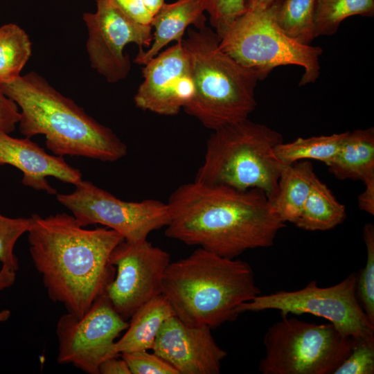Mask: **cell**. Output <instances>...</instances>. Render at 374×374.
I'll use <instances>...</instances> for the list:
<instances>
[{
    "instance_id": "cell-3",
    "label": "cell",
    "mask_w": 374,
    "mask_h": 374,
    "mask_svg": "<svg viewBox=\"0 0 374 374\" xmlns=\"http://www.w3.org/2000/svg\"><path fill=\"white\" fill-rule=\"evenodd\" d=\"M20 109L21 134L44 135L46 148L58 156H77L113 162L127 154L126 145L73 100L35 71L1 84Z\"/></svg>"
},
{
    "instance_id": "cell-17",
    "label": "cell",
    "mask_w": 374,
    "mask_h": 374,
    "mask_svg": "<svg viewBox=\"0 0 374 374\" xmlns=\"http://www.w3.org/2000/svg\"><path fill=\"white\" fill-rule=\"evenodd\" d=\"M204 12L203 0H177L170 3H165L153 16L150 24L154 28L151 45L146 51L139 50L134 62L144 65L170 42L181 41L190 25L197 29L205 27Z\"/></svg>"
},
{
    "instance_id": "cell-14",
    "label": "cell",
    "mask_w": 374,
    "mask_h": 374,
    "mask_svg": "<svg viewBox=\"0 0 374 374\" xmlns=\"http://www.w3.org/2000/svg\"><path fill=\"white\" fill-rule=\"evenodd\" d=\"M142 75L143 81L134 100L143 110L176 115L194 96L190 59L182 40L145 63Z\"/></svg>"
},
{
    "instance_id": "cell-29",
    "label": "cell",
    "mask_w": 374,
    "mask_h": 374,
    "mask_svg": "<svg viewBox=\"0 0 374 374\" xmlns=\"http://www.w3.org/2000/svg\"><path fill=\"white\" fill-rule=\"evenodd\" d=\"M125 361L131 374H179L161 357L148 350L125 352L120 355Z\"/></svg>"
},
{
    "instance_id": "cell-6",
    "label": "cell",
    "mask_w": 374,
    "mask_h": 374,
    "mask_svg": "<svg viewBox=\"0 0 374 374\" xmlns=\"http://www.w3.org/2000/svg\"><path fill=\"white\" fill-rule=\"evenodd\" d=\"M283 142L278 132L248 118L213 130L195 181L238 190L258 188L274 198L283 168L274 148Z\"/></svg>"
},
{
    "instance_id": "cell-12",
    "label": "cell",
    "mask_w": 374,
    "mask_h": 374,
    "mask_svg": "<svg viewBox=\"0 0 374 374\" xmlns=\"http://www.w3.org/2000/svg\"><path fill=\"white\" fill-rule=\"evenodd\" d=\"M83 20L91 66L108 82L122 80L130 73V59L124 53L127 44L134 43L143 50L152 42V26L133 20L114 0H96V10L84 12Z\"/></svg>"
},
{
    "instance_id": "cell-7",
    "label": "cell",
    "mask_w": 374,
    "mask_h": 374,
    "mask_svg": "<svg viewBox=\"0 0 374 374\" xmlns=\"http://www.w3.org/2000/svg\"><path fill=\"white\" fill-rule=\"evenodd\" d=\"M220 48L243 66L265 79L278 66L303 69L299 86L316 82L320 73V46L290 37L274 19L272 4L262 10H247L220 38Z\"/></svg>"
},
{
    "instance_id": "cell-25",
    "label": "cell",
    "mask_w": 374,
    "mask_h": 374,
    "mask_svg": "<svg viewBox=\"0 0 374 374\" xmlns=\"http://www.w3.org/2000/svg\"><path fill=\"white\" fill-rule=\"evenodd\" d=\"M373 14L374 0H316L314 37L335 34L341 23L349 17H372Z\"/></svg>"
},
{
    "instance_id": "cell-35",
    "label": "cell",
    "mask_w": 374,
    "mask_h": 374,
    "mask_svg": "<svg viewBox=\"0 0 374 374\" xmlns=\"http://www.w3.org/2000/svg\"><path fill=\"white\" fill-rule=\"evenodd\" d=\"M16 279V272L5 266L0 269V292L11 287Z\"/></svg>"
},
{
    "instance_id": "cell-33",
    "label": "cell",
    "mask_w": 374,
    "mask_h": 374,
    "mask_svg": "<svg viewBox=\"0 0 374 374\" xmlns=\"http://www.w3.org/2000/svg\"><path fill=\"white\" fill-rule=\"evenodd\" d=\"M118 356L109 357L102 362L98 368L99 374H131L125 361Z\"/></svg>"
},
{
    "instance_id": "cell-31",
    "label": "cell",
    "mask_w": 374,
    "mask_h": 374,
    "mask_svg": "<svg viewBox=\"0 0 374 374\" xmlns=\"http://www.w3.org/2000/svg\"><path fill=\"white\" fill-rule=\"evenodd\" d=\"M19 118L17 105L5 94L0 84V132L8 134L12 132Z\"/></svg>"
},
{
    "instance_id": "cell-1",
    "label": "cell",
    "mask_w": 374,
    "mask_h": 374,
    "mask_svg": "<svg viewBox=\"0 0 374 374\" xmlns=\"http://www.w3.org/2000/svg\"><path fill=\"white\" fill-rule=\"evenodd\" d=\"M167 204V237L227 258L272 246L285 226L258 188L241 190L194 180L178 187Z\"/></svg>"
},
{
    "instance_id": "cell-16",
    "label": "cell",
    "mask_w": 374,
    "mask_h": 374,
    "mask_svg": "<svg viewBox=\"0 0 374 374\" xmlns=\"http://www.w3.org/2000/svg\"><path fill=\"white\" fill-rule=\"evenodd\" d=\"M14 166L23 173L22 184L37 190L56 195L46 177L75 185L82 180L81 171L68 164L63 157L48 154L30 138H15L0 132V166Z\"/></svg>"
},
{
    "instance_id": "cell-26",
    "label": "cell",
    "mask_w": 374,
    "mask_h": 374,
    "mask_svg": "<svg viewBox=\"0 0 374 374\" xmlns=\"http://www.w3.org/2000/svg\"><path fill=\"white\" fill-rule=\"evenodd\" d=\"M366 249V262L357 278V294L361 305L374 323V226L366 223L363 228Z\"/></svg>"
},
{
    "instance_id": "cell-19",
    "label": "cell",
    "mask_w": 374,
    "mask_h": 374,
    "mask_svg": "<svg viewBox=\"0 0 374 374\" xmlns=\"http://www.w3.org/2000/svg\"><path fill=\"white\" fill-rule=\"evenodd\" d=\"M174 315L172 306L162 294L151 299L130 317L125 332L115 342L116 354L152 349L162 324Z\"/></svg>"
},
{
    "instance_id": "cell-36",
    "label": "cell",
    "mask_w": 374,
    "mask_h": 374,
    "mask_svg": "<svg viewBox=\"0 0 374 374\" xmlns=\"http://www.w3.org/2000/svg\"><path fill=\"white\" fill-rule=\"evenodd\" d=\"M274 0H247V10H262L269 7Z\"/></svg>"
},
{
    "instance_id": "cell-9",
    "label": "cell",
    "mask_w": 374,
    "mask_h": 374,
    "mask_svg": "<svg viewBox=\"0 0 374 374\" xmlns=\"http://www.w3.org/2000/svg\"><path fill=\"white\" fill-rule=\"evenodd\" d=\"M357 274L340 283L320 287L316 280L295 291L259 294L238 308L239 313L278 310L282 317L309 313L330 321L342 335L356 340L374 343V323L357 296Z\"/></svg>"
},
{
    "instance_id": "cell-15",
    "label": "cell",
    "mask_w": 374,
    "mask_h": 374,
    "mask_svg": "<svg viewBox=\"0 0 374 374\" xmlns=\"http://www.w3.org/2000/svg\"><path fill=\"white\" fill-rule=\"evenodd\" d=\"M152 350L179 374H218L227 356L210 327L188 325L175 315L163 322Z\"/></svg>"
},
{
    "instance_id": "cell-5",
    "label": "cell",
    "mask_w": 374,
    "mask_h": 374,
    "mask_svg": "<svg viewBox=\"0 0 374 374\" xmlns=\"http://www.w3.org/2000/svg\"><path fill=\"white\" fill-rule=\"evenodd\" d=\"M220 38L205 26L189 29L182 39L191 64L195 94L184 111L215 130L248 118L257 103L256 72L239 64L220 48Z\"/></svg>"
},
{
    "instance_id": "cell-10",
    "label": "cell",
    "mask_w": 374,
    "mask_h": 374,
    "mask_svg": "<svg viewBox=\"0 0 374 374\" xmlns=\"http://www.w3.org/2000/svg\"><path fill=\"white\" fill-rule=\"evenodd\" d=\"M75 186L73 192L57 193L56 197L81 226L101 224L120 233L125 241L136 242L169 222L167 203L153 199L123 201L82 179Z\"/></svg>"
},
{
    "instance_id": "cell-32",
    "label": "cell",
    "mask_w": 374,
    "mask_h": 374,
    "mask_svg": "<svg viewBox=\"0 0 374 374\" xmlns=\"http://www.w3.org/2000/svg\"><path fill=\"white\" fill-rule=\"evenodd\" d=\"M114 1L135 21L142 24H151L153 16L147 10L143 0H114Z\"/></svg>"
},
{
    "instance_id": "cell-20",
    "label": "cell",
    "mask_w": 374,
    "mask_h": 374,
    "mask_svg": "<svg viewBox=\"0 0 374 374\" xmlns=\"http://www.w3.org/2000/svg\"><path fill=\"white\" fill-rule=\"evenodd\" d=\"M317 177L308 160L283 166L271 203L285 222H296Z\"/></svg>"
},
{
    "instance_id": "cell-8",
    "label": "cell",
    "mask_w": 374,
    "mask_h": 374,
    "mask_svg": "<svg viewBox=\"0 0 374 374\" xmlns=\"http://www.w3.org/2000/svg\"><path fill=\"white\" fill-rule=\"evenodd\" d=\"M355 343L330 323L282 317L265 334L258 370L262 374H333Z\"/></svg>"
},
{
    "instance_id": "cell-23",
    "label": "cell",
    "mask_w": 374,
    "mask_h": 374,
    "mask_svg": "<svg viewBox=\"0 0 374 374\" xmlns=\"http://www.w3.org/2000/svg\"><path fill=\"white\" fill-rule=\"evenodd\" d=\"M32 44L26 31L16 24L0 27V84L13 82L31 56Z\"/></svg>"
},
{
    "instance_id": "cell-18",
    "label": "cell",
    "mask_w": 374,
    "mask_h": 374,
    "mask_svg": "<svg viewBox=\"0 0 374 374\" xmlns=\"http://www.w3.org/2000/svg\"><path fill=\"white\" fill-rule=\"evenodd\" d=\"M326 166L337 179L374 178V130L359 129L348 133L339 150Z\"/></svg>"
},
{
    "instance_id": "cell-21",
    "label": "cell",
    "mask_w": 374,
    "mask_h": 374,
    "mask_svg": "<svg viewBox=\"0 0 374 374\" xmlns=\"http://www.w3.org/2000/svg\"><path fill=\"white\" fill-rule=\"evenodd\" d=\"M346 216L345 206L317 177L294 224L306 231H328L342 223Z\"/></svg>"
},
{
    "instance_id": "cell-38",
    "label": "cell",
    "mask_w": 374,
    "mask_h": 374,
    "mask_svg": "<svg viewBox=\"0 0 374 374\" xmlns=\"http://www.w3.org/2000/svg\"><path fill=\"white\" fill-rule=\"evenodd\" d=\"M10 316V312L8 310L0 311V323L7 321Z\"/></svg>"
},
{
    "instance_id": "cell-13",
    "label": "cell",
    "mask_w": 374,
    "mask_h": 374,
    "mask_svg": "<svg viewBox=\"0 0 374 374\" xmlns=\"http://www.w3.org/2000/svg\"><path fill=\"white\" fill-rule=\"evenodd\" d=\"M115 267L114 279L105 293L114 310L125 320L145 303L162 294L164 273L170 255L147 240H125L113 250L109 259Z\"/></svg>"
},
{
    "instance_id": "cell-2",
    "label": "cell",
    "mask_w": 374,
    "mask_h": 374,
    "mask_svg": "<svg viewBox=\"0 0 374 374\" xmlns=\"http://www.w3.org/2000/svg\"><path fill=\"white\" fill-rule=\"evenodd\" d=\"M31 217L30 255L47 295L80 318L114 279L110 256L124 238L109 228L81 226L66 213Z\"/></svg>"
},
{
    "instance_id": "cell-28",
    "label": "cell",
    "mask_w": 374,
    "mask_h": 374,
    "mask_svg": "<svg viewBox=\"0 0 374 374\" xmlns=\"http://www.w3.org/2000/svg\"><path fill=\"white\" fill-rule=\"evenodd\" d=\"M211 26L221 38L247 11V0H203Z\"/></svg>"
},
{
    "instance_id": "cell-37",
    "label": "cell",
    "mask_w": 374,
    "mask_h": 374,
    "mask_svg": "<svg viewBox=\"0 0 374 374\" xmlns=\"http://www.w3.org/2000/svg\"><path fill=\"white\" fill-rule=\"evenodd\" d=\"M143 2L147 10L154 16L165 3V0H143Z\"/></svg>"
},
{
    "instance_id": "cell-11",
    "label": "cell",
    "mask_w": 374,
    "mask_h": 374,
    "mask_svg": "<svg viewBox=\"0 0 374 374\" xmlns=\"http://www.w3.org/2000/svg\"><path fill=\"white\" fill-rule=\"evenodd\" d=\"M128 325L104 292L82 317L66 312L60 317L56 325L57 362L71 364L89 374H99L102 362L118 356L114 351L115 340Z\"/></svg>"
},
{
    "instance_id": "cell-24",
    "label": "cell",
    "mask_w": 374,
    "mask_h": 374,
    "mask_svg": "<svg viewBox=\"0 0 374 374\" xmlns=\"http://www.w3.org/2000/svg\"><path fill=\"white\" fill-rule=\"evenodd\" d=\"M316 0H274L275 21L282 30L296 41L310 44L315 38L314 11Z\"/></svg>"
},
{
    "instance_id": "cell-4",
    "label": "cell",
    "mask_w": 374,
    "mask_h": 374,
    "mask_svg": "<svg viewBox=\"0 0 374 374\" xmlns=\"http://www.w3.org/2000/svg\"><path fill=\"white\" fill-rule=\"evenodd\" d=\"M260 294L250 265L199 247L170 262L162 280V294L176 317L211 329L235 320L238 308Z\"/></svg>"
},
{
    "instance_id": "cell-34",
    "label": "cell",
    "mask_w": 374,
    "mask_h": 374,
    "mask_svg": "<svg viewBox=\"0 0 374 374\" xmlns=\"http://www.w3.org/2000/svg\"><path fill=\"white\" fill-rule=\"evenodd\" d=\"M364 191L358 197V206L361 211L374 215V178L363 182Z\"/></svg>"
},
{
    "instance_id": "cell-27",
    "label": "cell",
    "mask_w": 374,
    "mask_h": 374,
    "mask_svg": "<svg viewBox=\"0 0 374 374\" xmlns=\"http://www.w3.org/2000/svg\"><path fill=\"white\" fill-rule=\"evenodd\" d=\"M32 217H8L0 213V262L12 271L19 269V260L14 253L17 240L32 225Z\"/></svg>"
},
{
    "instance_id": "cell-30",
    "label": "cell",
    "mask_w": 374,
    "mask_h": 374,
    "mask_svg": "<svg viewBox=\"0 0 374 374\" xmlns=\"http://www.w3.org/2000/svg\"><path fill=\"white\" fill-rule=\"evenodd\" d=\"M374 343L356 340L351 352L333 374H373Z\"/></svg>"
},
{
    "instance_id": "cell-22",
    "label": "cell",
    "mask_w": 374,
    "mask_h": 374,
    "mask_svg": "<svg viewBox=\"0 0 374 374\" xmlns=\"http://www.w3.org/2000/svg\"><path fill=\"white\" fill-rule=\"evenodd\" d=\"M348 131L330 135L298 138L289 142H282L274 148V154L283 165L313 159L330 162L341 147Z\"/></svg>"
}]
</instances>
